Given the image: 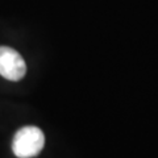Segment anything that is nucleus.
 I'll return each mask as SVG.
<instances>
[{"instance_id":"obj_1","label":"nucleus","mask_w":158,"mask_h":158,"mask_svg":"<svg viewBox=\"0 0 158 158\" xmlns=\"http://www.w3.org/2000/svg\"><path fill=\"white\" fill-rule=\"evenodd\" d=\"M45 145V136L37 127H24L19 129L12 140V152L17 158L38 156Z\"/></svg>"},{"instance_id":"obj_2","label":"nucleus","mask_w":158,"mask_h":158,"mask_svg":"<svg viewBox=\"0 0 158 158\" xmlns=\"http://www.w3.org/2000/svg\"><path fill=\"white\" fill-rule=\"evenodd\" d=\"M25 73L27 65L20 53L9 46H0V75L17 82L25 77Z\"/></svg>"}]
</instances>
